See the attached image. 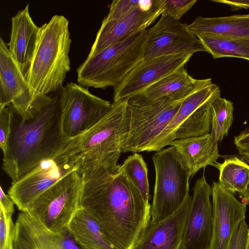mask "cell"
<instances>
[{
  "label": "cell",
  "mask_w": 249,
  "mask_h": 249,
  "mask_svg": "<svg viewBox=\"0 0 249 249\" xmlns=\"http://www.w3.org/2000/svg\"><path fill=\"white\" fill-rule=\"evenodd\" d=\"M191 200L189 194L172 214L157 222L150 220L132 249H180Z\"/></svg>",
  "instance_id": "cell-16"
},
{
  "label": "cell",
  "mask_w": 249,
  "mask_h": 249,
  "mask_svg": "<svg viewBox=\"0 0 249 249\" xmlns=\"http://www.w3.org/2000/svg\"><path fill=\"white\" fill-rule=\"evenodd\" d=\"M71 42L69 21L55 15L40 27L36 47L26 79L36 92L47 94L63 86L71 69L69 56Z\"/></svg>",
  "instance_id": "cell-4"
},
{
  "label": "cell",
  "mask_w": 249,
  "mask_h": 249,
  "mask_svg": "<svg viewBox=\"0 0 249 249\" xmlns=\"http://www.w3.org/2000/svg\"><path fill=\"white\" fill-rule=\"evenodd\" d=\"M29 85L11 56L7 43L0 38V107H9L24 118L52 99Z\"/></svg>",
  "instance_id": "cell-10"
},
{
  "label": "cell",
  "mask_w": 249,
  "mask_h": 249,
  "mask_svg": "<svg viewBox=\"0 0 249 249\" xmlns=\"http://www.w3.org/2000/svg\"><path fill=\"white\" fill-rule=\"evenodd\" d=\"M214 59L233 57L249 61V39L205 34L197 36Z\"/></svg>",
  "instance_id": "cell-24"
},
{
  "label": "cell",
  "mask_w": 249,
  "mask_h": 249,
  "mask_svg": "<svg viewBox=\"0 0 249 249\" xmlns=\"http://www.w3.org/2000/svg\"><path fill=\"white\" fill-rule=\"evenodd\" d=\"M212 84L211 78H193L184 66L133 97L147 101L167 97L175 102L183 101L192 94Z\"/></svg>",
  "instance_id": "cell-19"
},
{
  "label": "cell",
  "mask_w": 249,
  "mask_h": 249,
  "mask_svg": "<svg viewBox=\"0 0 249 249\" xmlns=\"http://www.w3.org/2000/svg\"><path fill=\"white\" fill-rule=\"evenodd\" d=\"M141 0H114L110 6L109 11L103 19L107 21L117 19L138 6Z\"/></svg>",
  "instance_id": "cell-32"
},
{
  "label": "cell",
  "mask_w": 249,
  "mask_h": 249,
  "mask_svg": "<svg viewBox=\"0 0 249 249\" xmlns=\"http://www.w3.org/2000/svg\"><path fill=\"white\" fill-rule=\"evenodd\" d=\"M14 201L8 195L3 191L2 187H0V209L7 213L13 214L15 211Z\"/></svg>",
  "instance_id": "cell-35"
},
{
  "label": "cell",
  "mask_w": 249,
  "mask_h": 249,
  "mask_svg": "<svg viewBox=\"0 0 249 249\" xmlns=\"http://www.w3.org/2000/svg\"><path fill=\"white\" fill-rule=\"evenodd\" d=\"M15 225L14 249H63L30 222L24 212L18 213Z\"/></svg>",
  "instance_id": "cell-25"
},
{
  "label": "cell",
  "mask_w": 249,
  "mask_h": 249,
  "mask_svg": "<svg viewBox=\"0 0 249 249\" xmlns=\"http://www.w3.org/2000/svg\"><path fill=\"white\" fill-rule=\"evenodd\" d=\"M212 109L211 136L213 147H218V143L228 131L233 121V103L222 98L220 92L216 94L211 100Z\"/></svg>",
  "instance_id": "cell-27"
},
{
  "label": "cell",
  "mask_w": 249,
  "mask_h": 249,
  "mask_svg": "<svg viewBox=\"0 0 249 249\" xmlns=\"http://www.w3.org/2000/svg\"><path fill=\"white\" fill-rule=\"evenodd\" d=\"M111 104L92 94L88 88L68 83L60 89L63 133L70 140L87 131L109 110Z\"/></svg>",
  "instance_id": "cell-9"
},
{
  "label": "cell",
  "mask_w": 249,
  "mask_h": 249,
  "mask_svg": "<svg viewBox=\"0 0 249 249\" xmlns=\"http://www.w3.org/2000/svg\"><path fill=\"white\" fill-rule=\"evenodd\" d=\"M82 182L77 172L70 170L39 195L26 212L51 232L64 231L80 208Z\"/></svg>",
  "instance_id": "cell-7"
},
{
  "label": "cell",
  "mask_w": 249,
  "mask_h": 249,
  "mask_svg": "<svg viewBox=\"0 0 249 249\" xmlns=\"http://www.w3.org/2000/svg\"><path fill=\"white\" fill-rule=\"evenodd\" d=\"M60 89L50 101L24 118L9 107L11 132L2 168L12 182L43 162L55 159L70 141L61 128Z\"/></svg>",
  "instance_id": "cell-2"
},
{
  "label": "cell",
  "mask_w": 249,
  "mask_h": 249,
  "mask_svg": "<svg viewBox=\"0 0 249 249\" xmlns=\"http://www.w3.org/2000/svg\"><path fill=\"white\" fill-rule=\"evenodd\" d=\"M71 169L54 160L43 162L17 180L12 182L8 195L20 212H26L44 191Z\"/></svg>",
  "instance_id": "cell-17"
},
{
  "label": "cell",
  "mask_w": 249,
  "mask_h": 249,
  "mask_svg": "<svg viewBox=\"0 0 249 249\" xmlns=\"http://www.w3.org/2000/svg\"><path fill=\"white\" fill-rule=\"evenodd\" d=\"M12 215L0 209V249H14L16 227Z\"/></svg>",
  "instance_id": "cell-30"
},
{
  "label": "cell",
  "mask_w": 249,
  "mask_h": 249,
  "mask_svg": "<svg viewBox=\"0 0 249 249\" xmlns=\"http://www.w3.org/2000/svg\"><path fill=\"white\" fill-rule=\"evenodd\" d=\"M212 186L204 174L196 182L180 249H211L213 237Z\"/></svg>",
  "instance_id": "cell-13"
},
{
  "label": "cell",
  "mask_w": 249,
  "mask_h": 249,
  "mask_svg": "<svg viewBox=\"0 0 249 249\" xmlns=\"http://www.w3.org/2000/svg\"><path fill=\"white\" fill-rule=\"evenodd\" d=\"M174 146L186 163L193 177L198 170L207 165L215 166L220 156L218 147L212 144L211 134L175 140L170 144Z\"/></svg>",
  "instance_id": "cell-20"
},
{
  "label": "cell",
  "mask_w": 249,
  "mask_h": 249,
  "mask_svg": "<svg viewBox=\"0 0 249 249\" xmlns=\"http://www.w3.org/2000/svg\"><path fill=\"white\" fill-rule=\"evenodd\" d=\"M215 95L190 115L179 126L175 133L174 140L210 133L212 117L211 102Z\"/></svg>",
  "instance_id": "cell-28"
},
{
  "label": "cell",
  "mask_w": 249,
  "mask_h": 249,
  "mask_svg": "<svg viewBox=\"0 0 249 249\" xmlns=\"http://www.w3.org/2000/svg\"><path fill=\"white\" fill-rule=\"evenodd\" d=\"M119 172L133 183L139 190L144 199L149 202L148 169L142 156L137 153L129 156L120 165Z\"/></svg>",
  "instance_id": "cell-29"
},
{
  "label": "cell",
  "mask_w": 249,
  "mask_h": 249,
  "mask_svg": "<svg viewBox=\"0 0 249 249\" xmlns=\"http://www.w3.org/2000/svg\"><path fill=\"white\" fill-rule=\"evenodd\" d=\"M234 143L237 149L249 146V127L242 131L234 138Z\"/></svg>",
  "instance_id": "cell-37"
},
{
  "label": "cell",
  "mask_w": 249,
  "mask_h": 249,
  "mask_svg": "<svg viewBox=\"0 0 249 249\" xmlns=\"http://www.w3.org/2000/svg\"><path fill=\"white\" fill-rule=\"evenodd\" d=\"M155 183L151 220L160 221L175 212L189 194V170L176 148L171 146L152 156Z\"/></svg>",
  "instance_id": "cell-6"
},
{
  "label": "cell",
  "mask_w": 249,
  "mask_h": 249,
  "mask_svg": "<svg viewBox=\"0 0 249 249\" xmlns=\"http://www.w3.org/2000/svg\"><path fill=\"white\" fill-rule=\"evenodd\" d=\"M127 100L113 102L96 124L70 140L53 160L75 169L82 180L119 173L117 162L128 131Z\"/></svg>",
  "instance_id": "cell-3"
},
{
  "label": "cell",
  "mask_w": 249,
  "mask_h": 249,
  "mask_svg": "<svg viewBox=\"0 0 249 249\" xmlns=\"http://www.w3.org/2000/svg\"><path fill=\"white\" fill-rule=\"evenodd\" d=\"M248 229L245 220H243L235 231L229 249H244Z\"/></svg>",
  "instance_id": "cell-34"
},
{
  "label": "cell",
  "mask_w": 249,
  "mask_h": 249,
  "mask_svg": "<svg viewBox=\"0 0 249 249\" xmlns=\"http://www.w3.org/2000/svg\"><path fill=\"white\" fill-rule=\"evenodd\" d=\"M79 207L116 249H132L151 220V205L119 172L82 180Z\"/></svg>",
  "instance_id": "cell-1"
},
{
  "label": "cell",
  "mask_w": 249,
  "mask_h": 249,
  "mask_svg": "<svg viewBox=\"0 0 249 249\" xmlns=\"http://www.w3.org/2000/svg\"><path fill=\"white\" fill-rule=\"evenodd\" d=\"M244 249H249V228L247 232Z\"/></svg>",
  "instance_id": "cell-40"
},
{
  "label": "cell",
  "mask_w": 249,
  "mask_h": 249,
  "mask_svg": "<svg viewBox=\"0 0 249 249\" xmlns=\"http://www.w3.org/2000/svg\"><path fill=\"white\" fill-rule=\"evenodd\" d=\"M239 155L249 163V146L238 149Z\"/></svg>",
  "instance_id": "cell-38"
},
{
  "label": "cell",
  "mask_w": 249,
  "mask_h": 249,
  "mask_svg": "<svg viewBox=\"0 0 249 249\" xmlns=\"http://www.w3.org/2000/svg\"><path fill=\"white\" fill-rule=\"evenodd\" d=\"M207 52L200 41L183 24L172 17L162 14L152 27L146 29L143 59L163 56L192 55Z\"/></svg>",
  "instance_id": "cell-11"
},
{
  "label": "cell",
  "mask_w": 249,
  "mask_h": 249,
  "mask_svg": "<svg viewBox=\"0 0 249 249\" xmlns=\"http://www.w3.org/2000/svg\"><path fill=\"white\" fill-rule=\"evenodd\" d=\"M246 200V204H249V184L246 192L241 195Z\"/></svg>",
  "instance_id": "cell-39"
},
{
  "label": "cell",
  "mask_w": 249,
  "mask_h": 249,
  "mask_svg": "<svg viewBox=\"0 0 249 249\" xmlns=\"http://www.w3.org/2000/svg\"><path fill=\"white\" fill-rule=\"evenodd\" d=\"M11 112L9 107H0V147L4 154L11 132Z\"/></svg>",
  "instance_id": "cell-33"
},
{
  "label": "cell",
  "mask_w": 249,
  "mask_h": 249,
  "mask_svg": "<svg viewBox=\"0 0 249 249\" xmlns=\"http://www.w3.org/2000/svg\"><path fill=\"white\" fill-rule=\"evenodd\" d=\"M212 1L226 4L231 6L232 10L249 9V0H212Z\"/></svg>",
  "instance_id": "cell-36"
},
{
  "label": "cell",
  "mask_w": 249,
  "mask_h": 249,
  "mask_svg": "<svg viewBox=\"0 0 249 249\" xmlns=\"http://www.w3.org/2000/svg\"><path fill=\"white\" fill-rule=\"evenodd\" d=\"M192 55L163 56L142 59L114 88L113 102L127 100L185 66Z\"/></svg>",
  "instance_id": "cell-14"
},
{
  "label": "cell",
  "mask_w": 249,
  "mask_h": 249,
  "mask_svg": "<svg viewBox=\"0 0 249 249\" xmlns=\"http://www.w3.org/2000/svg\"><path fill=\"white\" fill-rule=\"evenodd\" d=\"M68 229L82 249H116L96 221L81 208L74 215Z\"/></svg>",
  "instance_id": "cell-23"
},
{
  "label": "cell",
  "mask_w": 249,
  "mask_h": 249,
  "mask_svg": "<svg viewBox=\"0 0 249 249\" xmlns=\"http://www.w3.org/2000/svg\"><path fill=\"white\" fill-rule=\"evenodd\" d=\"M29 4L11 18L10 40L7 43L10 53L26 78L36 47L40 27L34 22Z\"/></svg>",
  "instance_id": "cell-18"
},
{
  "label": "cell",
  "mask_w": 249,
  "mask_h": 249,
  "mask_svg": "<svg viewBox=\"0 0 249 249\" xmlns=\"http://www.w3.org/2000/svg\"><path fill=\"white\" fill-rule=\"evenodd\" d=\"M182 102H175L167 97L149 101L135 97L129 99L128 131L123 152L147 151L172 120Z\"/></svg>",
  "instance_id": "cell-8"
},
{
  "label": "cell",
  "mask_w": 249,
  "mask_h": 249,
  "mask_svg": "<svg viewBox=\"0 0 249 249\" xmlns=\"http://www.w3.org/2000/svg\"><path fill=\"white\" fill-rule=\"evenodd\" d=\"M163 11V0H141L138 6L119 18L102 20L88 56L96 55L131 35L146 30Z\"/></svg>",
  "instance_id": "cell-12"
},
{
  "label": "cell",
  "mask_w": 249,
  "mask_h": 249,
  "mask_svg": "<svg viewBox=\"0 0 249 249\" xmlns=\"http://www.w3.org/2000/svg\"><path fill=\"white\" fill-rule=\"evenodd\" d=\"M187 28L196 36L211 34L249 39V14L215 18L198 16Z\"/></svg>",
  "instance_id": "cell-22"
},
{
  "label": "cell",
  "mask_w": 249,
  "mask_h": 249,
  "mask_svg": "<svg viewBox=\"0 0 249 249\" xmlns=\"http://www.w3.org/2000/svg\"><path fill=\"white\" fill-rule=\"evenodd\" d=\"M220 91L219 87L212 83L192 94L181 103L178 111L162 132L156 138L147 151H159L174 141L179 126L204 103Z\"/></svg>",
  "instance_id": "cell-21"
},
{
  "label": "cell",
  "mask_w": 249,
  "mask_h": 249,
  "mask_svg": "<svg viewBox=\"0 0 249 249\" xmlns=\"http://www.w3.org/2000/svg\"><path fill=\"white\" fill-rule=\"evenodd\" d=\"M217 165L220 184L234 193L242 195L246 192L249 184V165L246 162L233 157Z\"/></svg>",
  "instance_id": "cell-26"
},
{
  "label": "cell",
  "mask_w": 249,
  "mask_h": 249,
  "mask_svg": "<svg viewBox=\"0 0 249 249\" xmlns=\"http://www.w3.org/2000/svg\"><path fill=\"white\" fill-rule=\"evenodd\" d=\"M146 29L88 56L77 68V81L86 87L114 88L143 58Z\"/></svg>",
  "instance_id": "cell-5"
},
{
  "label": "cell",
  "mask_w": 249,
  "mask_h": 249,
  "mask_svg": "<svg viewBox=\"0 0 249 249\" xmlns=\"http://www.w3.org/2000/svg\"><path fill=\"white\" fill-rule=\"evenodd\" d=\"M196 2V0H163L164 11L162 14L179 20Z\"/></svg>",
  "instance_id": "cell-31"
},
{
  "label": "cell",
  "mask_w": 249,
  "mask_h": 249,
  "mask_svg": "<svg viewBox=\"0 0 249 249\" xmlns=\"http://www.w3.org/2000/svg\"><path fill=\"white\" fill-rule=\"evenodd\" d=\"M212 188L213 237L211 249H229L232 236L245 220L247 204L238 201L234 193L219 182Z\"/></svg>",
  "instance_id": "cell-15"
}]
</instances>
